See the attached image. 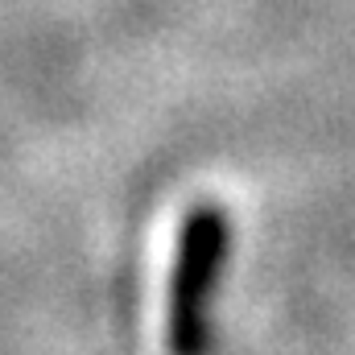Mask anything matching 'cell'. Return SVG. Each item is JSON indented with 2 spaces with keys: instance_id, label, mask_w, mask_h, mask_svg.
I'll return each mask as SVG.
<instances>
[{
  "instance_id": "1",
  "label": "cell",
  "mask_w": 355,
  "mask_h": 355,
  "mask_svg": "<svg viewBox=\"0 0 355 355\" xmlns=\"http://www.w3.org/2000/svg\"><path fill=\"white\" fill-rule=\"evenodd\" d=\"M232 252V219L219 202H194L178 227L166 289V355H211L215 293Z\"/></svg>"
}]
</instances>
